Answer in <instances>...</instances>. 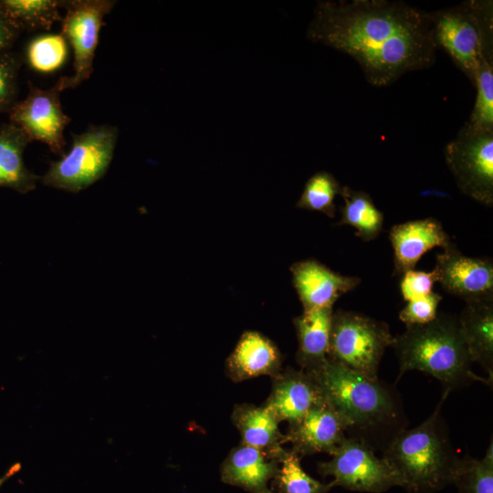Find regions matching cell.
<instances>
[{
  "mask_svg": "<svg viewBox=\"0 0 493 493\" xmlns=\"http://www.w3.org/2000/svg\"><path fill=\"white\" fill-rule=\"evenodd\" d=\"M307 37L351 57L375 87L430 67L437 50L429 12L402 1H320Z\"/></svg>",
  "mask_w": 493,
  "mask_h": 493,
  "instance_id": "6da1fadb",
  "label": "cell"
},
{
  "mask_svg": "<svg viewBox=\"0 0 493 493\" xmlns=\"http://www.w3.org/2000/svg\"><path fill=\"white\" fill-rule=\"evenodd\" d=\"M308 372L341 419L347 437L374 452H383L406 428L398 393L379 378H371L329 358L320 368Z\"/></svg>",
  "mask_w": 493,
  "mask_h": 493,
  "instance_id": "7a4b0ae2",
  "label": "cell"
},
{
  "mask_svg": "<svg viewBox=\"0 0 493 493\" xmlns=\"http://www.w3.org/2000/svg\"><path fill=\"white\" fill-rule=\"evenodd\" d=\"M446 388L432 414L419 425L402 430L383 452L399 487L411 493H435L454 484L461 458L454 451L441 415Z\"/></svg>",
  "mask_w": 493,
  "mask_h": 493,
  "instance_id": "3957f363",
  "label": "cell"
},
{
  "mask_svg": "<svg viewBox=\"0 0 493 493\" xmlns=\"http://www.w3.org/2000/svg\"><path fill=\"white\" fill-rule=\"evenodd\" d=\"M392 346L399 361L397 380L406 372L420 371L451 391L473 382L492 384L473 372V362L456 316L441 313L428 323L407 326L402 334L394 336Z\"/></svg>",
  "mask_w": 493,
  "mask_h": 493,
  "instance_id": "277c9868",
  "label": "cell"
},
{
  "mask_svg": "<svg viewBox=\"0 0 493 493\" xmlns=\"http://www.w3.org/2000/svg\"><path fill=\"white\" fill-rule=\"evenodd\" d=\"M429 14L437 49L474 84L481 60L493 55V2L468 0Z\"/></svg>",
  "mask_w": 493,
  "mask_h": 493,
  "instance_id": "5b68a950",
  "label": "cell"
},
{
  "mask_svg": "<svg viewBox=\"0 0 493 493\" xmlns=\"http://www.w3.org/2000/svg\"><path fill=\"white\" fill-rule=\"evenodd\" d=\"M119 131L115 126L92 125L73 134L69 151L53 162L40 178L44 185L79 193L107 173L112 161Z\"/></svg>",
  "mask_w": 493,
  "mask_h": 493,
  "instance_id": "8992f818",
  "label": "cell"
},
{
  "mask_svg": "<svg viewBox=\"0 0 493 493\" xmlns=\"http://www.w3.org/2000/svg\"><path fill=\"white\" fill-rule=\"evenodd\" d=\"M394 336L389 326L368 316L338 309L333 311L328 358L349 369L378 378V370Z\"/></svg>",
  "mask_w": 493,
  "mask_h": 493,
  "instance_id": "52a82bcc",
  "label": "cell"
},
{
  "mask_svg": "<svg viewBox=\"0 0 493 493\" xmlns=\"http://www.w3.org/2000/svg\"><path fill=\"white\" fill-rule=\"evenodd\" d=\"M445 158L463 194L487 206L493 205V130L465 123L445 148Z\"/></svg>",
  "mask_w": 493,
  "mask_h": 493,
  "instance_id": "ba28073f",
  "label": "cell"
},
{
  "mask_svg": "<svg viewBox=\"0 0 493 493\" xmlns=\"http://www.w3.org/2000/svg\"><path fill=\"white\" fill-rule=\"evenodd\" d=\"M112 0H63L61 34L73 52V73L58 79L61 90L75 89L89 79L104 17L111 11Z\"/></svg>",
  "mask_w": 493,
  "mask_h": 493,
  "instance_id": "9c48e42d",
  "label": "cell"
},
{
  "mask_svg": "<svg viewBox=\"0 0 493 493\" xmlns=\"http://www.w3.org/2000/svg\"><path fill=\"white\" fill-rule=\"evenodd\" d=\"M330 456V460L318 465V470L322 476L332 477L331 488L381 493L399 487L394 472L383 458L355 439L346 436Z\"/></svg>",
  "mask_w": 493,
  "mask_h": 493,
  "instance_id": "30bf717a",
  "label": "cell"
},
{
  "mask_svg": "<svg viewBox=\"0 0 493 493\" xmlns=\"http://www.w3.org/2000/svg\"><path fill=\"white\" fill-rule=\"evenodd\" d=\"M26 97L17 100L9 110L10 123L21 129L30 139L45 143L55 154L62 156L66 140L64 131L70 122L60 103L62 91L57 80L43 89L29 82Z\"/></svg>",
  "mask_w": 493,
  "mask_h": 493,
  "instance_id": "8fae6325",
  "label": "cell"
},
{
  "mask_svg": "<svg viewBox=\"0 0 493 493\" xmlns=\"http://www.w3.org/2000/svg\"><path fill=\"white\" fill-rule=\"evenodd\" d=\"M435 269L442 288L465 302L493 299L492 259L467 257L452 244L436 255Z\"/></svg>",
  "mask_w": 493,
  "mask_h": 493,
  "instance_id": "7c38bea8",
  "label": "cell"
},
{
  "mask_svg": "<svg viewBox=\"0 0 493 493\" xmlns=\"http://www.w3.org/2000/svg\"><path fill=\"white\" fill-rule=\"evenodd\" d=\"M290 272L303 311L332 308L341 296L361 283L358 277L335 272L315 259L294 263Z\"/></svg>",
  "mask_w": 493,
  "mask_h": 493,
  "instance_id": "4fadbf2b",
  "label": "cell"
},
{
  "mask_svg": "<svg viewBox=\"0 0 493 493\" xmlns=\"http://www.w3.org/2000/svg\"><path fill=\"white\" fill-rule=\"evenodd\" d=\"M346 437L345 426L335 410L324 400L311 408L284 437L300 456L331 455Z\"/></svg>",
  "mask_w": 493,
  "mask_h": 493,
  "instance_id": "5bb4252c",
  "label": "cell"
},
{
  "mask_svg": "<svg viewBox=\"0 0 493 493\" xmlns=\"http://www.w3.org/2000/svg\"><path fill=\"white\" fill-rule=\"evenodd\" d=\"M266 404L275 416L293 426L315 405L325 399L314 378L304 370L287 369L273 378Z\"/></svg>",
  "mask_w": 493,
  "mask_h": 493,
  "instance_id": "9a60e30c",
  "label": "cell"
},
{
  "mask_svg": "<svg viewBox=\"0 0 493 493\" xmlns=\"http://www.w3.org/2000/svg\"><path fill=\"white\" fill-rule=\"evenodd\" d=\"M389 237L396 275L414 269L422 256L434 247L446 249L453 244L442 224L433 217L395 225L391 228Z\"/></svg>",
  "mask_w": 493,
  "mask_h": 493,
  "instance_id": "2e32d148",
  "label": "cell"
},
{
  "mask_svg": "<svg viewBox=\"0 0 493 493\" xmlns=\"http://www.w3.org/2000/svg\"><path fill=\"white\" fill-rule=\"evenodd\" d=\"M278 465L279 460L267 452L241 444L221 465V479L250 493H276L269 489L268 482L275 478Z\"/></svg>",
  "mask_w": 493,
  "mask_h": 493,
  "instance_id": "e0dca14e",
  "label": "cell"
},
{
  "mask_svg": "<svg viewBox=\"0 0 493 493\" xmlns=\"http://www.w3.org/2000/svg\"><path fill=\"white\" fill-rule=\"evenodd\" d=\"M282 355L277 345L263 334L245 331L226 360V371L235 382L260 375L273 378L281 372Z\"/></svg>",
  "mask_w": 493,
  "mask_h": 493,
  "instance_id": "ac0fdd59",
  "label": "cell"
},
{
  "mask_svg": "<svg viewBox=\"0 0 493 493\" xmlns=\"http://www.w3.org/2000/svg\"><path fill=\"white\" fill-rule=\"evenodd\" d=\"M458 321L470 358L493 381V299L466 302Z\"/></svg>",
  "mask_w": 493,
  "mask_h": 493,
  "instance_id": "d6986e66",
  "label": "cell"
},
{
  "mask_svg": "<svg viewBox=\"0 0 493 493\" xmlns=\"http://www.w3.org/2000/svg\"><path fill=\"white\" fill-rule=\"evenodd\" d=\"M332 313V308H323L303 311L293 319L299 342L297 361L306 372L328 360Z\"/></svg>",
  "mask_w": 493,
  "mask_h": 493,
  "instance_id": "ffe728a7",
  "label": "cell"
},
{
  "mask_svg": "<svg viewBox=\"0 0 493 493\" xmlns=\"http://www.w3.org/2000/svg\"><path fill=\"white\" fill-rule=\"evenodd\" d=\"M232 420L241 435L243 445L260 449L279 460L285 452L281 446L285 435L279 431V420L269 409L251 404L237 405Z\"/></svg>",
  "mask_w": 493,
  "mask_h": 493,
  "instance_id": "44dd1931",
  "label": "cell"
},
{
  "mask_svg": "<svg viewBox=\"0 0 493 493\" xmlns=\"http://www.w3.org/2000/svg\"><path fill=\"white\" fill-rule=\"evenodd\" d=\"M31 142L28 136L12 123L0 126V187H7L20 194L36 188L40 179L25 164L24 152Z\"/></svg>",
  "mask_w": 493,
  "mask_h": 493,
  "instance_id": "7402d4cb",
  "label": "cell"
},
{
  "mask_svg": "<svg viewBox=\"0 0 493 493\" xmlns=\"http://www.w3.org/2000/svg\"><path fill=\"white\" fill-rule=\"evenodd\" d=\"M340 195L344 201L341 209L339 226H350L356 230V236L363 241H372L381 233L383 214L373 203L372 197L361 190H353L345 185Z\"/></svg>",
  "mask_w": 493,
  "mask_h": 493,
  "instance_id": "603a6c76",
  "label": "cell"
},
{
  "mask_svg": "<svg viewBox=\"0 0 493 493\" xmlns=\"http://www.w3.org/2000/svg\"><path fill=\"white\" fill-rule=\"evenodd\" d=\"M6 16L22 31H47L61 20L58 0H0Z\"/></svg>",
  "mask_w": 493,
  "mask_h": 493,
  "instance_id": "cb8c5ba5",
  "label": "cell"
},
{
  "mask_svg": "<svg viewBox=\"0 0 493 493\" xmlns=\"http://www.w3.org/2000/svg\"><path fill=\"white\" fill-rule=\"evenodd\" d=\"M68 43L62 34H41L33 37L25 49V58L31 69L51 73L59 69L68 54Z\"/></svg>",
  "mask_w": 493,
  "mask_h": 493,
  "instance_id": "d4e9b609",
  "label": "cell"
},
{
  "mask_svg": "<svg viewBox=\"0 0 493 493\" xmlns=\"http://www.w3.org/2000/svg\"><path fill=\"white\" fill-rule=\"evenodd\" d=\"M341 187L331 173L318 172L305 184L296 205L299 209L320 212L332 218L336 211L334 200L340 195Z\"/></svg>",
  "mask_w": 493,
  "mask_h": 493,
  "instance_id": "484cf974",
  "label": "cell"
},
{
  "mask_svg": "<svg viewBox=\"0 0 493 493\" xmlns=\"http://www.w3.org/2000/svg\"><path fill=\"white\" fill-rule=\"evenodd\" d=\"M274 480L276 493H328L331 488L330 484H322L308 475L300 465V456L292 450H285L280 456Z\"/></svg>",
  "mask_w": 493,
  "mask_h": 493,
  "instance_id": "4316f807",
  "label": "cell"
},
{
  "mask_svg": "<svg viewBox=\"0 0 493 493\" xmlns=\"http://www.w3.org/2000/svg\"><path fill=\"white\" fill-rule=\"evenodd\" d=\"M473 85L477 90L475 104L466 123L477 129L493 130V55L481 60Z\"/></svg>",
  "mask_w": 493,
  "mask_h": 493,
  "instance_id": "83f0119b",
  "label": "cell"
},
{
  "mask_svg": "<svg viewBox=\"0 0 493 493\" xmlns=\"http://www.w3.org/2000/svg\"><path fill=\"white\" fill-rule=\"evenodd\" d=\"M454 484L458 493H493V444L481 459L461 458Z\"/></svg>",
  "mask_w": 493,
  "mask_h": 493,
  "instance_id": "f1b7e54d",
  "label": "cell"
},
{
  "mask_svg": "<svg viewBox=\"0 0 493 493\" xmlns=\"http://www.w3.org/2000/svg\"><path fill=\"white\" fill-rule=\"evenodd\" d=\"M22 57L12 51L0 55V114L9 112L17 101L18 74Z\"/></svg>",
  "mask_w": 493,
  "mask_h": 493,
  "instance_id": "f546056e",
  "label": "cell"
},
{
  "mask_svg": "<svg viewBox=\"0 0 493 493\" xmlns=\"http://www.w3.org/2000/svg\"><path fill=\"white\" fill-rule=\"evenodd\" d=\"M442 296L432 291L430 294L407 301L399 313V319L406 327L425 324L435 319Z\"/></svg>",
  "mask_w": 493,
  "mask_h": 493,
  "instance_id": "4dcf8cb0",
  "label": "cell"
},
{
  "mask_svg": "<svg viewBox=\"0 0 493 493\" xmlns=\"http://www.w3.org/2000/svg\"><path fill=\"white\" fill-rule=\"evenodd\" d=\"M438 282V275L432 271L410 269L402 275L400 291L405 301H410L430 294L433 287Z\"/></svg>",
  "mask_w": 493,
  "mask_h": 493,
  "instance_id": "1f68e13d",
  "label": "cell"
},
{
  "mask_svg": "<svg viewBox=\"0 0 493 493\" xmlns=\"http://www.w3.org/2000/svg\"><path fill=\"white\" fill-rule=\"evenodd\" d=\"M20 33L21 30L0 6V55L10 51Z\"/></svg>",
  "mask_w": 493,
  "mask_h": 493,
  "instance_id": "d6a6232c",
  "label": "cell"
},
{
  "mask_svg": "<svg viewBox=\"0 0 493 493\" xmlns=\"http://www.w3.org/2000/svg\"><path fill=\"white\" fill-rule=\"evenodd\" d=\"M20 467L18 464L13 466L3 477H0V488L11 476L16 473L19 470Z\"/></svg>",
  "mask_w": 493,
  "mask_h": 493,
  "instance_id": "836d02e7",
  "label": "cell"
}]
</instances>
